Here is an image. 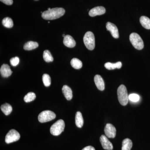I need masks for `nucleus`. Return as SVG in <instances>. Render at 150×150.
<instances>
[{"instance_id": "5", "label": "nucleus", "mask_w": 150, "mask_h": 150, "mask_svg": "<svg viewBox=\"0 0 150 150\" xmlns=\"http://www.w3.org/2000/svg\"><path fill=\"white\" fill-rule=\"evenodd\" d=\"M130 41L134 47L137 50H142L144 47V43L142 38L135 33H131L129 37Z\"/></svg>"}, {"instance_id": "24", "label": "nucleus", "mask_w": 150, "mask_h": 150, "mask_svg": "<svg viewBox=\"0 0 150 150\" xmlns=\"http://www.w3.org/2000/svg\"><path fill=\"white\" fill-rule=\"evenodd\" d=\"M43 58L44 61L47 63L53 62L54 58L48 50H45L43 52Z\"/></svg>"}, {"instance_id": "8", "label": "nucleus", "mask_w": 150, "mask_h": 150, "mask_svg": "<svg viewBox=\"0 0 150 150\" xmlns=\"http://www.w3.org/2000/svg\"><path fill=\"white\" fill-rule=\"evenodd\" d=\"M105 136L109 138H114L116 136V129L113 125L110 123H107L104 128Z\"/></svg>"}, {"instance_id": "21", "label": "nucleus", "mask_w": 150, "mask_h": 150, "mask_svg": "<svg viewBox=\"0 0 150 150\" xmlns=\"http://www.w3.org/2000/svg\"><path fill=\"white\" fill-rule=\"evenodd\" d=\"M1 109L5 115H9L12 111V107L10 104L5 103L1 105Z\"/></svg>"}, {"instance_id": "4", "label": "nucleus", "mask_w": 150, "mask_h": 150, "mask_svg": "<svg viewBox=\"0 0 150 150\" xmlns=\"http://www.w3.org/2000/svg\"><path fill=\"white\" fill-rule=\"evenodd\" d=\"M83 42L87 48L89 50H93L95 47V39L93 33L88 31L84 36Z\"/></svg>"}, {"instance_id": "30", "label": "nucleus", "mask_w": 150, "mask_h": 150, "mask_svg": "<svg viewBox=\"0 0 150 150\" xmlns=\"http://www.w3.org/2000/svg\"><path fill=\"white\" fill-rule=\"evenodd\" d=\"M82 150H96L95 148L92 146H88L84 148Z\"/></svg>"}, {"instance_id": "6", "label": "nucleus", "mask_w": 150, "mask_h": 150, "mask_svg": "<svg viewBox=\"0 0 150 150\" xmlns=\"http://www.w3.org/2000/svg\"><path fill=\"white\" fill-rule=\"evenodd\" d=\"M55 113L51 110H44L40 112L38 116V120L40 123H43L54 120L56 118Z\"/></svg>"}, {"instance_id": "32", "label": "nucleus", "mask_w": 150, "mask_h": 150, "mask_svg": "<svg viewBox=\"0 0 150 150\" xmlns=\"http://www.w3.org/2000/svg\"><path fill=\"white\" fill-rule=\"evenodd\" d=\"M51 9V8H48V10H50Z\"/></svg>"}, {"instance_id": "3", "label": "nucleus", "mask_w": 150, "mask_h": 150, "mask_svg": "<svg viewBox=\"0 0 150 150\" xmlns=\"http://www.w3.org/2000/svg\"><path fill=\"white\" fill-rule=\"evenodd\" d=\"M65 126L64 121L62 119H60L52 125L50 128V132L54 136H59L64 131Z\"/></svg>"}, {"instance_id": "15", "label": "nucleus", "mask_w": 150, "mask_h": 150, "mask_svg": "<svg viewBox=\"0 0 150 150\" xmlns=\"http://www.w3.org/2000/svg\"><path fill=\"white\" fill-rule=\"evenodd\" d=\"M62 92L66 99L68 100H71L73 98L72 91L69 87L67 85L63 86Z\"/></svg>"}, {"instance_id": "13", "label": "nucleus", "mask_w": 150, "mask_h": 150, "mask_svg": "<svg viewBox=\"0 0 150 150\" xmlns=\"http://www.w3.org/2000/svg\"><path fill=\"white\" fill-rule=\"evenodd\" d=\"M94 82L97 88L100 91H103L105 89V83L103 79L101 76L96 75L94 77Z\"/></svg>"}, {"instance_id": "27", "label": "nucleus", "mask_w": 150, "mask_h": 150, "mask_svg": "<svg viewBox=\"0 0 150 150\" xmlns=\"http://www.w3.org/2000/svg\"><path fill=\"white\" fill-rule=\"evenodd\" d=\"M129 99L133 102H136L139 101L140 99V96L139 95L136 93H132L129 95Z\"/></svg>"}, {"instance_id": "25", "label": "nucleus", "mask_w": 150, "mask_h": 150, "mask_svg": "<svg viewBox=\"0 0 150 150\" xmlns=\"http://www.w3.org/2000/svg\"><path fill=\"white\" fill-rule=\"evenodd\" d=\"M36 98L35 93L33 92H29L24 97L25 102L28 103L33 101Z\"/></svg>"}, {"instance_id": "19", "label": "nucleus", "mask_w": 150, "mask_h": 150, "mask_svg": "<svg viewBox=\"0 0 150 150\" xmlns=\"http://www.w3.org/2000/svg\"><path fill=\"white\" fill-rule=\"evenodd\" d=\"M38 44L37 42L30 41L24 44L23 48L26 51H30L38 47Z\"/></svg>"}, {"instance_id": "26", "label": "nucleus", "mask_w": 150, "mask_h": 150, "mask_svg": "<svg viewBox=\"0 0 150 150\" xmlns=\"http://www.w3.org/2000/svg\"><path fill=\"white\" fill-rule=\"evenodd\" d=\"M42 80L45 86L48 87L51 85V79L49 75L47 74H43L42 77Z\"/></svg>"}, {"instance_id": "18", "label": "nucleus", "mask_w": 150, "mask_h": 150, "mask_svg": "<svg viewBox=\"0 0 150 150\" xmlns=\"http://www.w3.org/2000/svg\"><path fill=\"white\" fill-rule=\"evenodd\" d=\"M140 22L143 27L146 29H150V19L147 17L141 16L140 18Z\"/></svg>"}, {"instance_id": "7", "label": "nucleus", "mask_w": 150, "mask_h": 150, "mask_svg": "<svg viewBox=\"0 0 150 150\" xmlns=\"http://www.w3.org/2000/svg\"><path fill=\"white\" fill-rule=\"evenodd\" d=\"M20 139L19 133L14 129H11L6 134L5 138V142L9 144L17 142Z\"/></svg>"}, {"instance_id": "16", "label": "nucleus", "mask_w": 150, "mask_h": 150, "mask_svg": "<svg viewBox=\"0 0 150 150\" xmlns=\"http://www.w3.org/2000/svg\"><path fill=\"white\" fill-rule=\"evenodd\" d=\"M83 119L81 113L80 111H78L76 113L75 117V123L76 126L79 128H82L83 126Z\"/></svg>"}, {"instance_id": "31", "label": "nucleus", "mask_w": 150, "mask_h": 150, "mask_svg": "<svg viewBox=\"0 0 150 150\" xmlns=\"http://www.w3.org/2000/svg\"><path fill=\"white\" fill-rule=\"evenodd\" d=\"M65 36H66V35H65V34H63V37H64Z\"/></svg>"}, {"instance_id": "20", "label": "nucleus", "mask_w": 150, "mask_h": 150, "mask_svg": "<svg viewBox=\"0 0 150 150\" xmlns=\"http://www.w3.org/2000/svg\"><path fill=\"white\" fill-rule=\"evenodd\" d=\"M122 145V150H131L133 143L131 139L127 138L123 140Z\"/></svg>"}, {"instance_id": "29", "label": "nucleus", "mask_w": 150, "mask_h": 150, "mask_svg": "<svg viewBox=\"0 0 150 150\" xmlns=\"http://www.w3.org/2000/svg\"><path fill=\"white\" fill-rule=\"evenodd\" d=\"M0 1L7 5H11L13 3V0H0Z\"/></svg>"}, {"instance_id": "23", "label": "nucleus", "mask_w": 150, "mask_h": 150, "mask_svg": "<svg viewBox=\"0 0 150 150\" xmlns=\"http://www.w3.org/2000/svg\"><path fill=\"white\" fill-rule=\"evenodd\" d=\"M2 23L4 27L7 28H11L13 25V21L10 18H5L3 20Z\"/></svg>"}, {"instance_id": "1", "label": "nucleus", "mask_w": 150, "mask_h": 150, "mask_svg": "<svg viewBox=\"0 0 150 150\" xmlns=\"http://www.w3.org/2000/svg\"><path fill=\"white\" fill-rule=\"evenodd\" d=\"M65 13L64 9L62 8H55L43 12L42 17L46 20L56 19L64 16Z\"/></svg>"}, {"instance_id": "12", "label": "nucleus", "mask_w": 150, "mask_h": 150, "mask_svg": "<svg viewBox=\"0 0 150 150\" xmlns=\"http://www.w3.org/2000/svg\"><path fill=\"white\" fill-rule=\"evenodd\" d=\"M0 72L2 76L4 78H8L12 74V71L11 70L10 67L6 64H4L1 67Z\"/></svg>"}, {"instance_id": "28", "label": "nucleus", "mask_w": 150, "mask_h": 150, "mask_svg": "<svg viewBox=\"0 0 150 150\" xmlns=\"http://www.w3.org/2000/svg\"><path fill=\"white\" fill-rule=\"evenodd\" d=\"M10 62L11 65L13 67H16L19 63V59L18 57H14L11 59Z\"/></svg>"}, {"instance_id": "33", "label": "nucleus", "mask_w": 150, "mask_h": 150, "mask_svg": "<svg viewBox=\"0 0 150 150\" xmlns=\"http://www.w3.org/2000/svg\"><path fill=\"white\" fill-rule=\"evenodd\" d=\"M35 1H37V0H35Z\"/></svg>"}, {"instance_id": "11", "label": "nucleus", "mask_w": 150, "mask_h": 150, "mask_svg": "<svg viewBox=\"0 0 150 150\" xmlns=\"http://www.w3.org/2000/svg\"><path fill=\"white\" fill-rule=\"evenodd\" d=\"M105 13V9L103 6H97L91 9L89 12V15L91 17L101 15Z\"/></svg>"}, {"instance_id": "14", "label": "nucleus", "mask_w": 150, "mask_h": 150, "mask_svg": "<svg viewBox=\"0 0 150 150\" xmlns=\"http://www.w3.org/2000/svg\"><path fill=\"white\" fill-rule=\"evenodd\" d=\"M63 43L65 46L69 48H74L76 45V41L74 38L70 35H66L64 37Z\"/></svg>"}, {"instance_id": "9", "label": "nucleus", "mask_w": 150, "mask_h": 150, "mask_svg": "<svg viewBox=\"0 0 150 150\" xmlns=\"http://www.w3.org/2000/svg\"><path fill=\"white\" fill-rule=\"evenodd\" d=\"M101 144L103 149L106 150H112L113 149V146L112 143L109 141L106 136L102 135L100 138Z\"/></svg>"}, {"instance_id": "10", "label": "nucleus", "mask_w": 150, "mask_h": 150, "mask_svg": "<svg viewBox=\"0 0 150 150\" xmlns=\"http://www.w3.org/2000/svg\"><path fill=\"white\" fill-rule=\"evenodd\" d=\"M106 28L107 30L110 31L112 37L115 38H119L118 28L115 24L108 22L106 23Z\"/></svg>"}, {"instance_id": "22", "label": "nucleus", "mask_w": 150, "mask_h": 150, "mask_svg": "<svg viewBox=\"0 0 150 150\" xmlns=\"http://www.w3.org/2000/svg\"><path fill=\"white\" fill-rule=\"evenodd\" d=\"M71 64L72 67L76 69H79L82 67V62L80 60L76 58H74L71 62Z\"/></svg>"}, {"instance_id": "17", "label": "nucleus", "mask_w": 150, "mask_h": 150, "mask_svg": "<svg viewBox=\"0 0 150 150\" xmlns=\"http://www.w3.org/2000/svg\"><path fill=\"white\" fill-rule=\"evenodd\" d=\"M122 63L118 62L115 64H112L110 62H107L105 64V67L107 69L110 70L115 69H120L122 67Z\"/></svg>"}, {"instance_id": "2", "label": "nucleus", "mask_w": 150, "mask_h": 150, "mask_svg": "<svg viewBox=\"0 0 150 150\" xmlns=\"http://www.w3.org/2000/svg\"><path fill=\"white\" fill-rule=\"evenodd\" d=\"M118 101L121 105L125 106L128 104L129 95L126 87L123 85L119 86L117 90Z\"/></svg>"}]
</instances>
